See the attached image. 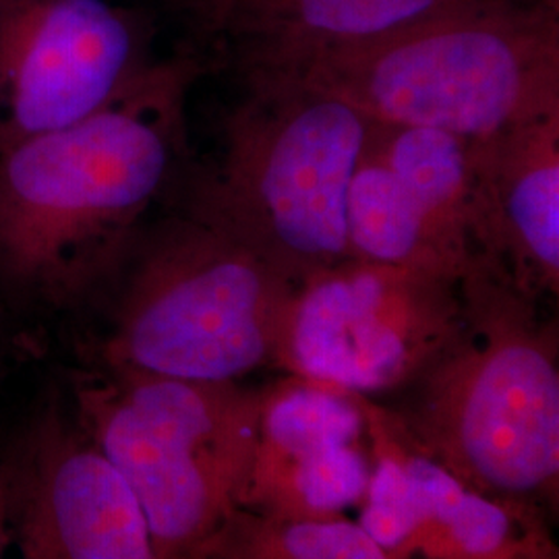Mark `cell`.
Here are the masks:
<instances>
[{
	"label": "cell",
	"mask_w": 559,
	"mask_h": 559,
	"mask_svg": "<svg viewBox=\"0 0 559 559\" xmlns=\"http://www.w3.org/2000/svg\"><path fill=\"white\" fill-rule=\"evenodd\" d=\"M191 55L158 60L98 115L0 154V297L94 302L179 173Z\"/></svg>",
	"instance_id": "obj_1"
},
{
	"label": "cell",
	"mask_w": 559,
	"mask_h": 559,
	"mask_svg": "<svg viewBox=\"0 0 559 559\" xmlns=\"http://www.w3.org/2000/svg\"><path fill=\"white\" fill-rule=\"evenodd\" d=\"M460 286L459 334L385 411L417 452L545 520L558 508V325L491 261Z\"/></svg>",
	"instance_id": "obj_2"
},
{
	"label": "cell",
	"mask_w": 559,
	"mask_h": 559,
	"mask_svg": "<svg viewBox=\"0 0 559 559\" xmlns=\"http://www.w3.org/2000/svg\"><path fill=\"white\" fill-rule=\"evenodd\" d=\"M249 73L311 83L378 124L491 140L559 110L558 0H466L376 40Z\"/></svg>",
	"instance_id": "obj_3"
},
{
	"label": "cell",
	"mask_w": 559,
	"mask_h": 559,
	"mask_svg": "<svg viewBox=\"0 0 559 559\" xmlns=\"http://www.w3.org/2000/svg\"><path fill=\"white\" fill-rule=\"evenodd\" d=\"M222 124L221 158L191 182L185 207L249 247L295 288L348 260L346 198L373 120L311 83L242 75Z\"/></svg>",
	"instance_id": "obj_4"
},
{
	"label": "cell",
	"mask_w": 559,
	"mask_h": 559,
	"mask_svg": "<svg viewBox=\"0 0 559 559\" xmlns=\"http://www.w3.org/2000/svg\"><path fill=\"white\" fill-rule=\"evenodd\" d=\"M293 290L249 247L185 207L141 228L96 297L108 318L92 365L240 381L276 365Z\"/></svg>",
	"instance_id": "obj_5"
},
{
	"label": "cell",
	"mask_w": 559,
	"mask_h": 559,
	"mask_svg": "<svg viewBox=\"0 0 559 559\" xmlns=\"http://www.w3.org/2000/svg\"><path fill=\"white\" fill-rule=\"evenodd\" d=\"M261 390L90 365L73 417L140 503L160 559H205L242 508Z\"/></svg>",
	"instance_id": "obj_6"
},
{
	"label": "cell",
	"mask_w": 559,
	"mask_h": 559,
	"mask_svg": "<svg viewBox=\"0 0 559 559\" xmlns=\"http://www.w3.org/2000/svg\"><path fill=\"white\" fill-rule=\"evenodd\" d=\"M462 280L344 260L293 290L276 365L376 399L400 394L459 334Z\"/></svg>",
	"instance_id": "obj_7"
},
{
	"label": "cell",
	"mask_w": 559,
	"mask_h": 559,
	"mask_svg": "<svg viewBox=\"0 0 559 559\" xmlns=\"http://www.w3.org/2000/svg\"><path fill=\"white\" fill-rule=\"evenodd\" d=\"M156 62L117 0H0V154L98 115Z\"/></svg>",
	"instance_id": "obj_8"
},
{
	"label": "cell",
	"mask_w": 559,
	"mask_h": 559,
	"mask_svg": "<svg viewBox=\"0 0 559 559\" xmlns=\"http://www.w3.org/2000/svg\"><path fill=\"white\" fill-rule=\"evenodd\" d=\"M7 454L15 559H160L140 503L71 411L46 406Z\"/></svg>",
	"instance_id": "obj_9"
},
{
	"label": "cell",
	"mask_w": 559,
	"mask_h": 559,
	"mask_svg": "<svg viewBox=\"0 0 559 559\" xmlns=\"http://www.w3.org/2000/svg\"><path fill=\"white\" fill-rule=\"evenodd\" d=\"M367 399L290 376L261 390L242 508L288 520L342 519L371 477Z\"/></svg>",
	"instance_id": "obj_10"
},
{
	"label": "cell",
	"mask_w": 559,
	"mask_h": 559,
	"mask_svg": "<svg viewBox=\"0 0 559 559\" xmlns=\"http://www.w3.org/2000/svg\"><path fill=\"white\" fill-rule=\"evenodd\" d=\"M477 247L528 297L559 293V110L471 141Z\"/></svg>",
	"instance_id": "obj_11"
},
{
	"label": "cell",
	"mask_w": 559,
	"mask_h": 559,
	"mask_svg": "<svg viewBox=\"0 0 559 559\" xmlns=\"http://www.w3.org/2000/svg\"><path fill=\"white\" fill-rule=\"evenodd\" d=\"M466 0H180L195 34L239 73L376 40Z\"/></svg>",
	"instance_id": "obj_12"
},
{
	"label": "cell",
	"mask_w": 559,
	"mask_h": 559,
	"mask_svg": "<svg viewBox=\"0 0 559 559\" xmlns=\"http://www.w3.org/2000/svg\"><path fill=\"white\" fill-rule=\"evenodd\" d=\"M385 419L415 500V526L396 559H512L547 531L545 520L475 491L417 452L388 411Z\"/></svg>",
	"instance_id": "obj_13"
},
{
	"label": "cell",
	"mask_w": 559,
	"mask_h": 559,
	"mask_svg": "<svg viewBox=\"0 0 559 559\" xmlns=\"http://www.w3.org/2000/svg\"><path fill=\"white\" fill-rule=\"evenodd\" d=\"M346 255L454 280L464 278L479 260L466 258L441 237L369 143L348 185Z\"/></svg>",
	"instance_id": "obj_14"
},
{
	"label": "cell",
	"mask_w": 559,
	"mask_h": 559,
	"mask_svg": "<svg viewBox=\"0 0 559 559\" xmlns=\"http://www.w3.org/2000/svg\"><path fill=\"white\" fill-rule=\"evenodd\" d=\"M369 147L399 177L441 237L477 260L473 143L440 129L373 122Z\"/></svg>",
	"instance_id": "obj_15"
},
{
	"label": "cell",
	"mask_w": 559,
	"mask_h": 559,
	"mask_svg": "<svg viewBox=\"0 0 559 559\" xmlns=\"http://www.w3.org/2000/svg\"><path fill=\"white\" fill-rule=\"evenodd\" d=\"M205 559H392L359 522L288 520L237 510Z\"/></svg>",
	"instance_id": "obj_16"
},
{
	"label": "cell",
	"mask_w": 559,
	"mask_h": 559,
	"mask_svg": "<svg viewBox=\"0 0 559 559\" xmlns=\"http://www.w3.org/2000/svg\"><path fill=\"white\" fill-rule=\"evenodd\" d=\"M13 549L11 531V471L9 454L0 456V559H7Z\"/></svg>",
	"instance_id": "obj_17"
},
{
	"label": "cell",
	"mask_w": 559,
	"mask_h": 559,
	"mask_svg": "<svg viewBox=\"0 0 559 559\" xmlns=\"http://www.w3.org/2000/svg\"><path fill=\"white\" fill-rule=\"evenodd\" d=\"M512 559H559L558 547L549 537V531H543Z\"/></svg>",
	"instance_id": "obj_18"
},
{
	"label": "cell",
	"mask_w": 559,
	"mask_h": 559,
	"mask_svg": "<svg viewBox=\"0 0 559 559\" xmlns=\"http://www.w3.org/2000/svg\"><path fill=\"white\" fill-rule=\"evenodd\" d=\"M138 2H162V4H168V7H175L179 9L180 0H138Z\"/></svg>",
	"instance_id": "obj_19"
}]
</instances>
